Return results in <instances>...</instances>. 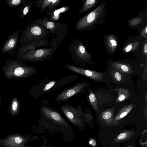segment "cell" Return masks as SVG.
<instances>
[{"instance_id": "6da1fadb", "label": "cell", "mask_w": 147, "mask_h": 147, "mask_svg": "<svg viewBox=\"0 0 147 147\" xmlns=\"http://www.w3.org/2000/svg\"><path fill=\"white\" fill-rule=\"evenodd\" d=\"M106 2L103 1L96 8L77 22L76 29L79 31L92 30L103 23L106 17Z\"/></svg>"}, {"instance_id": "7a4b0ae2", "label": "cell", "mask_w": 147, "mask_h": 147, "mask_svg": "<svg viewBox=\"0 0 147 147\" xmlns=\"http://www.w3.org/2000/svg\"><path fill=\"white\" fill-rule=\"evenodd\" d=\"M3 69L4 76L8 79L29 78L36 74L37 71L35 67L25 65L11 59L6 60Z\"/></svg>"}, {"instance_id": "3957f363", "label": "cell", "mask_w": 147, "mask_h": 147, "mask_svg": "<svg viewBox=\"0 0 147 147\" xmlns=\"http://www.w3.org/2000/svg\"><path fill=\"white\" fill-rule=\"evenodd\" d=\"M50 31L41 25L33 22L23 29L18 42V44H26L47 40Z\"/></svg>"}, {"instance_id": "277c9868", "label": "cell", "mask_w": 147, "mask_h": 147, "mask_svg": "<svg viewBox=\"0 0 147 147\" xmlns=\"http://www.w3.org/2000/svg\"><path fill=\"white\" fill-rule=\"evenodd\" d=\"M57 47L45 48L24 51H17L16 60L21 63L41 62L51 57L55 52Z\"/></svg>"}, {"instance_id": "5b68a950", "label": "cell", "mask_w": 147, "mask_h": 147, "mask_svg": "<svg viewBox=\"0 0 147 147\" xmlns=\"http://www.w3.org/2000/svg\"><path fill=\"white\" fill-rule=\"evenodd\" d=\"M69 49L71 59L76 65L84 66L86 63L93 64L91 55L86 51L85 46L80 40H73Z\"/></svg>"}, {"instance_id": "8992f818", "label": "cell", "mask_w": 147, "mask_h": 147, "mask_svg": "<svg viewBox=\"0 0 147 147\" xmlns=\"http://www.w3.org/2000/svg\"><path fill=\"white\" fill-rule=\"evenodd\" d=\"M38 112L41 118L47 119L53 123L62 127H70L61 112L51 107L47 100H44L41 101Z\"/></svg>"}, {"instance_id": "52a82bcc", "label": "cell", "mask_w": 147, "mask_h": 147, "mask_svg": "<svg viewBox=\"0 0 147 147\" xmlns=\"http://www.w3.org/2000/svg\"><path fill=\"white\" fill-rule=\"evenodd\" d=\"M62 112L69 121L74 126L83 130L86 126L84 113L81 106L78 107L67 104L60 107Z\"/></svg>"}, {"instance_id": "ba28073f", "label": "cell", "mask_w": 147, "mask_h": 147, "mask_svg": "<svg viewBox=\"0 0 147 147\" xmlns=\"http://www.w3.org/2000/svg\"><path fill=\"white\" fill-rule=\"evenodd\" d=\"M36 136H24L20 134L10 135L6 138H0V146L1 147H31L26 143L39 139Z\"/></svg>"}, {"instance_id": "9c48e42d", "label": "cell", "mask_w": 147, "mask_h": 147, "mask_svg": "<svg viewBox=\"0 0 147 147\" xmlns=\"http://www.w3.org/2000/svg\"><path fill=\"white\" fill-rule=\"evenodd\" d=\"M88 85V82H83L78 83L73 86L65 89L57 95L54 102L61 103L67 101L75 96L84 92Z\"/></svg>"}, {"instance_id": "30bf717a", "label": "cell", "mask_w": 147, "mask_h": 147, "mask_svg": "<svg viewBox=\"0 0 147 147\" xmlns=\"http://www.w3.org/2000/svg\"><path fill=\"white\" fill-rule=\"evenodd\" d=\"M57 82V80H51L49 78H47L33 86L29 92V94L33 99L38 98L54 89Z\"/></svg>"}, {"instance_id": "8fae6325", "label": "cell", "mask_w": 147, "mask_h": 147, "mask_svg": "<svg viewBox=\"0 0 147 147\" xmlns=\"http://www.w3.org/2000/svg\"><path fill=\"white\" fill-rule=\"evenodd\" d=\"M64 67L69 70L85 76L89 78L96 81H101L105 77L103 73L84 69L71 64H66Z\"/></svg>"}, {"instance_id": "7c38bea8", "label": "cell", "mask_w": 147, "mask_h": 147, "mask_svg": "<svg viewBox=\"0 0 147 147\" xmlns=\"http://www.w3.org/2000/svg\"><path fill=\"white\" fill-rule=\"evenodd\" d=\"M20 31V29L14 31L7 37L1 46L2 53L8 54L11 56L14 54L19 40Z\"/></svg>"}, {"instance_id": "4fadbf2b", "label": "cell", "mask_w": 147, "mask_h": 147, "mask_svg": "<svg viewBox=\"0 0 147 147\" xmlns=\"http://www.w3.org/2000/svg\"><path fill=\"white\" fill-rule=\"evenodd\" d=\"M33 22L44 27L53 34L57 32L61 25L60 22L56 23L46 16L42 18H37Z\"/></svg>"}, {"instance_id": "5bb4252c", "label": "cell", "mask_w": 147, "mask_h": 147, "mask_svg": "<svg viewBox=\"0 0 147 147\" xmlns=\"http://www.w3.org/2000/svg\"><path fill=\"white\" fill-rule=\"evenodd\" d=\"M114 108L103 111L99 116V119L102 124L108 126H113L119 124L120 122L113 121Z\"/></svg>"}, {"instance_id": "9a60e30c", "label": "cell", "mask_w": 147, "mask_h": 147, "mask_svg": "<svg viewBox=\"0 0 147 147\" xmlns=\"http://www.w3.org/2000/svg\"><path fill=\"white\" fill-rule=\"evenodd\" d=\"M111 68L110 73L114 82L120 83L130 80L128 74L123 73L112 67Z\"/></svg>"}, {"instance_id": "2e32d148", "label": "cell", "mask_w": 147, "mask_h": 147, "mask_svg": "<svg viewBox=\"0 0 147 147\" xmlns=\"http://www.w3.org/2000/svg\"><path fill=\"white\" fill-rule=\"evenodd\" d=\"M49 40H46L32 42L26 44H21L17 49V51H24L28 50H33L36 48L48 45Z\"/></svg>"}, {"instance_id": "e0dca14e", "label": "cell", "mask_w": 147, "mask_h": 147, "mask_svg": "<svg viewBox=\"0 0 147 147\" xmlns=\"http://www.w3.org/2000/svg\"><path fill=\"white\" fill-rule=\"evenodd\" d=\"M20 102L17 97L13 98L11 101L8 107V113L13 117L18 115L20 112Z\"/></svg>"}, {"instance_id": "ac0fdd59", "label": "cell", "mask_w": 147, "mask_h": 147, "mask_svg": "<svg viewBox=\"0 0 147 147\" xmlns=\"http://www.w3.org/2000/svg\"><path fill=\"white\" fill-rule=\"evenodd\" d=\"M135 134L134 131L126 130L121 132L115 138L113 143H117L129 140Z\"/></svg>"}, {"instance_id": "d6986e66", "label": "cell", "mask_w": 147, "mask_h": 147, "mask_svg": "<svg viewBox=\"0 0 147 147\" xmlns=\"http://www.w3.org/2000/svg\"><path fill=\"white\" fill-rule=\"evenodd\" d=\"M69 8V6L68 5L46 13L47 15L49 16L47 17L49 20L55 22L59 20L60 14L67 11Z\"/></svg>"}, {"instance_id": "ffe728a7", "label": "cell", "mask_w": 147, "mask_h": 147, "mask_svg": "<svg viewBox=\"0 0 147 147\" xmlns=\"http://www.w3.org/2000/svg\"><path fill=\"white\" fill-rule=\"evenodd\" d=\"M111 65L112 67L123 73L129 75L133 73L132 68L128 65L118 62H113L111 63Z\"/></svg>"}, {"instance_id": "44dd1931", "label": "cell", "mask_w": 147, "mask_h": 147, "mask_svg": "<svg viewBox=\"0 0 147 147\" xmlns=\"http://www.w3.org/2000/svg\"><path fill=\"white\" fill-rule=\"evenodd\" d=\"M134 105L130 104L123 107L117 113L113 118V121L115 122H120L119 121L125 117L134 108Z\"/></svg>"}, {"instance_id": "7402d4cb", "label": "cell", "mask_w": 147, "mask_h": 147, "mask_svg": "<svg viewBox=\"0 0 147 147\" xmlns=\"http://www.w3.org/2000/svg\"><path fill=\"white\" fill-rule=\"evenodd\" d=\"M115 90L118 93V96L116 99V102H120L125 100L130 96L129 92L127 90L123 88H115Z\"/></svg>"}, {"instance_id": "603a6c76", "label": "cell", "mask_w": 147, "mask_h": 147, "mask_svg": "<svg viewBox=\"0 0 147 147\" xmlns=\"http://www.w3.org/2000/svg\"><path fill=\"white\" fill-rule=\"evenodd\" d=\"M106 45L108 49L111 52H114L117 47V43L116 38L113 35H108L106 40Z\"/></svg>"}, {"instance_id": "cb8c5ba5", "label": "cell", "mask_w": 147, "mask_h": 147, "mask_svg": "<svg viewBox=\"0 0 147 147\" xmlns=\"http://www.w3.org/2000/svg\"><path fill=\"white\" fill-rule=\"evenodd\" d=\"M88 91V98L90 104L95 111L99 112L100 110L95 95L92 90H89Z\"/></svg>"}, {"instance_id": "d4e9b609", "label": "cell", "mask_w": 147, "mask_h": 147, "mask_svg": "<svg viewBox=\"0 0 147 147\" xmlns=\"http://www.w3.org/2000/svg\"><path fill=\"white\" fill-rule=\"evenodd\" d=\"M98 0H86L85 1L82 7L80 10L78 15L85 12L89 9L95 6L98 3Z\"/></svg>"}, {"instance_id": "484cf974", "label": "cell", "mask_w": 147, "mask_h": 147, "mask_svg": "<svg viewBox=\"0 0 147 147\" xmlns=\"http://www.w3.org/2000/svg\"><path fill=\"white\" fill-rule=\"evenodd\" d=\"M78 76L76 75H71L65 77L57 80V82L55 86V88H57L64 86L71 82L77 80Z\"/></svg>"}, {"instance_id": "4316f807", "label": "cell", "mask_w": 147, "mask_h": 147, "mask_svg": "<svg viewBox=\"0 0 147 147\" xmlns=\"http://www.w3.org/2000/svg\"><path fill=\"white\" fill-rule=\"evenodd\" d=\"M33 3L30 1H26L22 5L21 8V12L20 19L23 18L30 12V8L33 6Z\"/></svg>"}, {"instance_id": "83f0119b", "label": "cell", "mask_w": 147, "mask_h": 147, "mask_svg": "<svg viewBox=\"0 0 147 147\" xmlns=\"http://www.w3.org/2000/svg\"><path fill=\"white\" fill-rule=\"evenodd\" d=\"M84 113V120L89 126L92 128H94L93 125V117L90 109H88L86 107Z\"/></svg>"}, {"instance_id": "f1b7e54d", "label": "cell", "mask_w": 147, "mask_h": 147, "mask_svg": "<svg viewBox=\"0 0 147 147\" xmlns=\"http://www.w3.org/2000/svg\"><path fill=\"white\" fill-rule=\"evenodd\" d=\"M140 42L138 41L131 42L127 45L123 49L125 52L127 53L131 51H135L139 47Z\"/></svg>"}, {"instance_id": "f546056e", "label": "cell", "mask_w": 147, "mask_h": 147, "mask_svg": "<svg viewBox=\"0 0 147 147\" xmlns=\"http://www.w3.org/2000/svg\"><path fill=\"white\" fill-rule=\"evenodd\" d=\"M26 1L25 0H6V2L8 6L14 7L22 5Z\"/></svg>"}, {"instance_id": "4dcf8cb0", "label": "cell", "mask_w": 147, "mask_h": 147, "mask_svg": "<svg viewBox=\"0 0 147 147\" xmlns=\"http://www.w3.org/2000/svg\"><path fill=\"white\" fill-rule=\"evenodd\" d=\"M62 0H53L51 4L46 9L45 12L47 13L53 11L55 9L56 7L61 1Z\"/></svg>"}, {"instance_id": "1f68e13d", "label": "cell", "mask_w": 147, "mask_h": 147, "mask_svg": "<svg viewBox=\"0 0 147 147\" xmlns=\"http://www.w3.org/2000/svg\"><path fill=\"white\" fill-rule=\"evenodd\" d=\"M142 21V18L137 17L133 18L128 22V24L129 26H133L140 24Z\"/></svg>"}, {"instance_id": "d6a6232c", "label": "cell", "mask_w": 147, "mask_h": 147, "mask_svg": "<svg viewBox=\"0 0 147 147\" xmlns=\"http://www.w3.org/2000/svg\"><path fill=\"white\" fill-rule=\"evenodd\" d=\"M52 1L53 0H43L40 8V11L44 12L51 4Z\"/></svg>"}, {"instance_id": "836d02e7", "label": "cell", "mask_w": 147, "mask_h": 147, "mask_svg": "<svg viewBox=\"0 0 147 147\" xmlns=\"http://www.w3.org/2000/svg\"><path fill=\"white\" fill-rule=\"evenodd\" d=\"M43 0H38L35 1L33 2V3H36L35 6L36 7L40 9L43 2Z\"/></svg>"}, {"instance_id": "e575fe53", "label": "cell", "mask_w": 147, "mask_h": 147, "mask_svg": "<svg viewBox=\"0 0 147 147\" xmlns=\"http://www.w3.org/2000/svg\"><path fill=\"white\" fill-rule=\"evenodd\" d=\"M147 26L146 27L143 29L141 33V35L144 37L147 38Z\"/></svg>"}, {"instance_id": "d590c367", "label": "cell", "mask_w": 147, "mask_h": 147, "mask_svg": "<svg viewBox=\"0 0 147 147\" xmlns=\"http://www.w3.org/2000/svg\"><path fill=\"white\" fill-rule=\"evenodd\" d=\"M143 52L144 54L146 57L147 54V43L146 41L144 44Z\"/></svg>"}, {"instance_id": "8d00e7d4", "label": "cell", "mask_w": 147, "mask_h": 147, "mask_svg": "<svg viewBox=\"0 0 147 147\" xmlns=\"http://www.w3.org/2000/svg\"><path fill=\"white\" fill-rule=\"evenodd\" d=\"M40 147H52L51 146L48 145L42 146Z\"/></svg>"}, {"instance_id": "74e56055", "label": "cell", "mask_w": 147, "mask_h": 147, "mask_svg": "<svg viewBox=\"0 0 147 147\" xmlns=\"http://www.w3.org/2000/svg\"><path fill=\"white\" fill-rule=\"evenodd\" d=\"M1 95H0V109L1 108V107L2 105V104L1 103Z\"/></svg>"}, {"instance_id": "f35d334b", "label": "cell", "mask_w": 147, "mask_h": 147, "mask_svg": "<svg viewBox=\"0 0 147 147\" xmlns=\"http://www.w3.org/2000/svg\"><path fill=\"white\" fill-rule=\"evenodd\" d=\"M62 25H61V26H62ZM60 29H59V30H60ZM59 32H58V33H57V34L58 35V34H59Z\"/></svg>"}]
</instances>
